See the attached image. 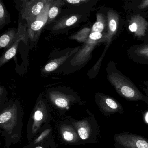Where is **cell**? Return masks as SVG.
Listing matches in <instances>:
<instances>
[{
    "label": "cell",
    "mask_w": 148,
    "mask_h": 148,
    "mask_svg": "<svg viewBox=\"0 0 148 148\" xmlns=\"http://www.w3.org/2000/svg\"><path fill=\"white\" fill-rule=\"evenodd\" d=\"M53 136L52 128L49 125L44 130L42 131L32 141L29 142V143L32 145H36L44 141L48 138Z\"/></svg>",
    "instance_id": "obj_19"
},
{
    "label": "cell",
    "mask_w": 148,
    "mask_h": 148,
    "mask_svg": "<svg viewBox=\"0 0 148 148\" xmlns=\"http://www.w3.org/2000/svg\"><path fill=\"white\" fill-rule=\"evenodd\" d=\"M63 1L60 0H51L48 14V21L47 24L51 22L56 18L60 12L61 7L63 5Z\"/></svg>",
    "instance_id": "obj_16"
},
{
    "label": "cell",
    "mask_w": 148,
    "mask_h": 148,
    "mask_svg": "<svg viewBox=\"0 0 148 148\" xmlns=\"http://www.w3.org/2000/svg\"><path fill=\"white\" fill-rule=\"evenodd\" d=\"M106 33L95 32H91L89 35V38L86 42L91 44H97L100 42L106 41Z\"/></svg>",
    "instance_id": "obj_23"
},
{
    "label": "cell",
    "mask_w": 148,
    "mask_h": 148,
    "mask_svg": "<svg viewBox=\"0 0 148 148\" xmlns=\"http://www.w3.org/2000/svg\"><path fill=\"white\" fill-rule=\"evenodd\" d=\"M57 145L53 136L50 137L43 142L36 145L28 143L22 148H56Z\"/></svg>",
    "instance_id": "obj_20"
},
{
    "label": "cell",
    "mask_w": 148,
    "mask_h": 148,
    "mask_svg": "<svg viewBox=\"0 0 148 148\" xmlns=\"http://www.w3.org/2000/svg\"><path fill=\"white\" fill-rule=\"evenodd\" d=\"M49 98L52 103L60 111L69 110L70 106L76 100L73 96L57 91L51 92L49 93Z\"/></svg>",
    "instance_id": "obj_11"
},
{
    "label": "cell",
    "mask_w": 148,
    "mask_h": 148,
    "mask_svg": "<svg viewBox=\"0 0 148 148\" xmlns=\"http://www.w3.org/2000/svg\"><path fill=\"white\" fill-rule=\"evenodd\" d=\"M64 1L67 2L71 5H77L84 3H87L89 2V1L88 0H67V1Z\"/></svg>",
    "instance_id": "obj_25"
},
{
    "label": "cell",
    "mask_w": 148,
    "mask_h": 148,
    "mask_svg": "<svg viewBox=\"0 0 148 148\" xmlns=\"http://www.w3.org/2000/svg\"><path fill=\"white\" fill-rule=\"evenodd\" d=\"M7 12L6 11L5 6L2 4L1 1L0 2V25H1V29L5 24L7 18Z\"/></svg>",
    "instance_id": "obj_24"
},
{
    "label": "cell",
    "mask_w": 148,
    "mask_h": 148,
    "mask_svg": "<svg viewBox=\"0 0 148 148\" xmlns=\"http://www.w3.org/2000/svg\"><path fill=\"white\" fill-rule=\"evenodd\" d=\"M23 112L18 103H12L1 109V132L5 139V145L8 147L17 143L20 139L22 129Z\"/></svg>",
    "instance_id": "obj_1"
},
{
    "label": "cell",
    "mask_w": 148,
    "mask_h": 148,
    "mask_svg": "<svg viewBox=\"0 0 148 148\" xmlns=\"http://www.w3.org/2000/svg\"><path fill=\"white\" fill-rule=\"evenodd\" d=\"M70 120L77 132L81 144L97 143L100 128L93 115L90 114L88 117L79 121Z\"/></svg>",
    "instance_id": "obj_4"
},
{
    "label": "cell",
    "mask_w": 148,
    "mask_h": 148,
    "mask_svg": "<svg viewBox=\"0 0 148 148\" xmlns=\"http://www.w3.org/2000/svg\"><path fill=\"white\" fill-rule=\"evenodd\" d=\"M91 30L90 28H84L71 37L72 39L76 40L79 42H86L89 38Z\"/></svg>",
    "instance_id": "obj_22"
},
{
    "label": "cell",
    "mask_w": 148,
    "mask_h": 148,
    "mask_svg": "<svg viewBox=\"0 0 148 148\" xmlns=\"http://www.w3.org/2000/svg\"><path fill=\"white\" fill-rule=\"evenodd\" d=\"M58 131L64 142L69 144H81V141L75 128L70 120L64 121L59 124Z\"/></svg>",
    "instance_id": "obj_10"
},
{
    "label": "cell",
    "mask_w": 148,
    "mask_h": 148,
    "mask_svg": "<svg viewBox=\"0 0 148 148\" xmlns=\"http://www.w3.org/2000/svg\"><path fill=\"white\" fill-rule=\"evenodd\" d=\"M28 38H29L28 35H25L21 37L14 43L11 48L7 50L6 52L3 54L0 58V66H2L3 65L15 56L18 50L19 42L21 41H22L24 43L26 44Z\"/></svg>",
    "instance_id": "obj_14"
},
{
    "label": "cell",
    "mask_w": 148,
    "mask_h": 148,
    "mask_svg": "<svg viewBox=\"0 0 148 148\" xmlns=\"http://www.w3.org/2000/svg\"><path fill=\"white\" fill-rule=\"evenodd\" d=\"M107 18L108 21V28L106 36L107 44L102 56L94 66L95 70H97L99 68L106 52L107 51L111 43L112 42V40L114 36L116 34L118 29L119 18L118 14L114 10L110 9L107 12Z\"/></svg>",
    "instance_id": "obj_8"
},
{
    "label": "cell",
    "mask_w": 148,
    "mask_h": 148,
    "mask_svg": "<svg viewBox=\"0 0 148 148\" xmlns=\"http://www.w3.org/2000/svg\"><path fill=\"white\" fill-rule=\"evenodd\" d=\"M133 52L138 58L148 60V43L137 46L133 49Z\"/></svg>",
    "instance_id": "obj_21"
},
{
    "label": "cell",
    "mask_w": 148,
    "mask_h": 148,
    "mask_svg": "<svg viewBox=\"0 0 148 148\" xmlns=\"http://www.w3.org/2000/svg\"><path fill=\"white\" fill-rule=\"evenodd\" d=\"M107 79L118 94L126 100L143 101L148 106V97L143 94L127 77L108 66Z\"/></svg>",
    "instance_id": "obj_2"
},
{
    "label": "cell",
    "mask_w": 148,
    "mask_h": 148,
    "mask_svg": "<svg viewBox=\"0 0 148 148\" xmlns=\"http://www.w3.org/2000/svg\"><path fill=\"white\" fill-rule=\"evenodd\" d=\"M79 18L77 15L69 16L61 20L57 23L53 27V30H58L69 27L77 23Z\"/></svg>",
    "instance_id": "obj_18"
},
{
    "label": "cell",
    "mask_w": 148,
    "mask_h": 148,
    "mask_svg": "<svg viewBox=\"0 0 148 148\" xmlns=\"http://www.w3.org/2000/svg\"><path fill=\"white\" fill-rule=\"evenodd\" d=\"M51 110L43 99L37 101L29 118L27 127V138L29 142L49 125L51 120Z\"/></svg>",
    "instance_id": "obj_3"
},
{
    "label": "cell",
    "mask_w": 148,
    "mask_h": 148,
    "mask_svg": "<svg viewBox=\"0 0 148 148\" xmlns=\"http://www.w3.org/2000/svg\"><path fill=\"white\" fill-rule=\"evenodd\" d=\"M113 139L115 148H148V139L135 133H116Z\"/></svg>",
    "instance_id": "obj_5"
},
{
    "label": "cell",
    "mask_w": 148,
    "mask_h": 148,
    "mask_svg": "<svg viewBox=\"0 0 148 148\" xmlns=\"http://www.w3.org/2000/svg\"><path fill=\"white\" fill-rule=\"evenodd\" d=\"M70 56V54L67 53L64 56L52 60L46 65L43 69V71L45 73H50L55 71L62 65Z\"/></svg>",
    "instance_id": "obj_17"
},
{
    "label": "cell",
    "mask_w": 148,
    "mask_h": 148,
    "mask_svg": "<svg viewBox=\"0 0 148 148\" xmlns=\"http://www.w3.org/2000/svg\"><path fill=\"white\" fill-rule=\"evenodd\" d=\"M138 8L140 9H146L148 8V0H144L141 1L140 5H138Z\"/></svg>",
    "instance_id": "obj_26"
},
{
    "label": "cell",
    "mask_w": 148,
    "mask_h": 148,
    "mask_svg": "<svg viewBox=\"0 0 148 148\" xmlns=\"http://www.w3.org/2000/svg\"><path fill=\"white\" fill-rule=\"evenodd\" d=\"M97 44H91L86 42L84 45L79 50L75 58L73 63L75 64H81L84 63L90 58L92 50Z\"/></svg>",
    "instance_id": "obj_13"
},
{
    "label": "cell",
    "mask_w": 148,
    "mask_h": 148,
    "mask_svg": "<svg viewBox=\"0 0 148 148\" xmlns=\"http://www.w3.org/2000/svg\"><path fill=\"white\" fill-rule=\"evenodd\" d=\"M48 0H25L22 1L21 17L30 25L40 13Z\"/></svg>",
    "instance_id": "obj_7"
},
{
    "label": "cell",
    "mask_w": 148,
    "mask_h": 148,
    "mask_svg": "<svg viewBox=\"0 0 148 148\" xmlns=\"http://www.w3.org/2000/svg\"><path fill=\"white\" fill-rule=\"evenodd\" d=\"M95 101L101 113L106 117L115 113L123 114L124 109L121 104L116 99L104 93L95 94Z\"/></svg>",
    "instance_id": "obj_6"
},
{
    "label": "cell",
    "mask_w": 148,
    "mask_h": 148,
    "mask_svg": "<svg viewBox=\"0 0 148 148\" xmlns=\"http://www.w3.org/2000/svg\"><path fill=\"white\" fill-rule=\"evenodd\" d=\"M148 23L143 17L139 15H134L130 21L129 29L138 37L143 36L147 27Z\"/></svg>",
    "instance_id": "obj_12"
},
{
    "label": "cell",
    "mask_w": 148,
    "mask_h": 148,
    "mask_svg": "<svg viewBox=\"0 0 148 148\" xmlns=\"http://www.w3.org/2000/svg\"><path fill=\"white\" fill-rule=\"evenodd\" d=\"M145 84L146 87L143 88V90L145 93V95L148 97V82H145Z\"/></svg>",
    "instance_id": "obj_27"
},
{
    "label": "cell",
    "mask_w": 148,
    "mask_h": 148,
    "mask_svg": "<svg viewBox=\"0 0 148 148\" xmlns=\"http://www.w3.org/2000/svg\"><path fill=\"white\" fill-rule=\"evenodd\" d=\"M51 0H48L45 6L35 20L27 25L28 36L32 41H35L38 38L42 29L47 24L48 21V14Z\"/></svg>",
    "instance_id": "obj_9"
},
{
    "label": "cell",
    "mask_w": 148,
    "mask_h": 148,
    "mask_svg": "<svg viewBox=\"0 0 148 148\" xmlns=\"http://www.w3.org/2000/svg\"><path fill=\"white\" fill-rule=\"evenodd\" d=\"M106 28H108L107 18L103 14H97V21L92 26L91 33L98 32L103 33Z\"/></svg>",
    "instance_id": "obj_15"
}]
</instances>
